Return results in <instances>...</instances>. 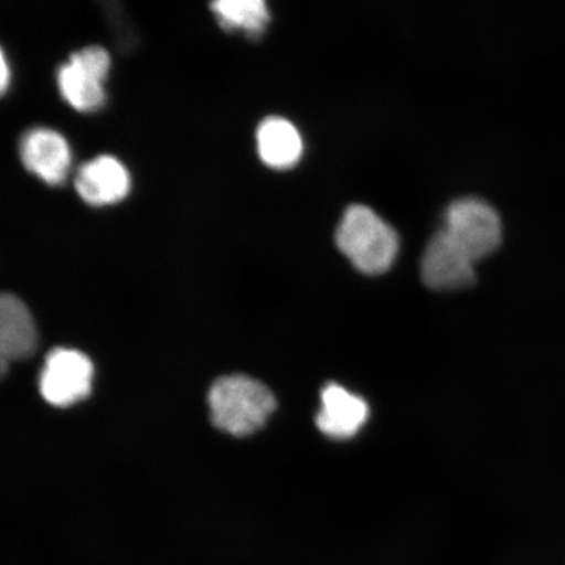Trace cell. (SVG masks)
<instances>
[{"mask_svg":"<svg viewBox=\"0 0 565 565\" xmlns=\"http://www.w3.org/2000/svg\"><path fill=\"white\" fill-rule=\"evenodd\" d=\"M92 379L94 365L84 353L56 349L46 358L40 377V391L49 404L67 407L87 397Z\"/></svg>","mask_w":565,"mask_h":565,"instance_id":"4","label":"cell"},{"mask_svg":"<svg viewBox=\"0 0 565 565\" xmlns=\"http://www.w3.org/2000/svg\"><path fill=\"white\" fill-rule=\"evenodd\" d=\"M443 231L476 264L491 256L503 237L498 212L477 198L451 203L445 212Z\"/></svg>","mask_w":565,"mask_h":565,"instance_id":"3","label":"cell"},{"mask_svg":"<svg viewBox=\"0 0 565 565\" xmlns=\"http://www.w3.org/2000/svg\"><path fill=\"white\" fill-rule=\"evenodd\" d=\"M75 188L82 200L90 206H109L129 194L130 175L117 159L100 157L79 169Z\"/></svg>","mask_w":565,"mask_h":565,"instance_id":"8","label":"cell"},{"mask_svg":"<svg viewBox=\"0 0 565 565\" xmlns=\"http://www.w3.org/2000/svg\"><path fill=\"white\" fill-rule=\"evenodd\" d=\"M335 242L351 264L366 275L386 273L399 250L397 232L363 204L345 210L338 225Z\"/></svg>","mask_w":565,"mask_h":565,"instance_id":"2","label":"cell"},{"mask_svg":"<svg viewBox=\"0 0 565 565\" xmlns=\"http://www.w3.org/2000/svg\"><path fill=\"white\" fill-rule=\"evenodd\" d=\"M260 160L274 169H288L301 158L303 145L296 127L281 117L266 118L257 131Z\"/></svg>","mask_w":565,"mask_h":565,"instance_id":"10","label":"cell"},{"mask_svg":"<svg viewBox=\"0 0 565 565\" xmlns=\"http://www.w3.org/2000/svg\"><path fill=\"white\" fill-rule=\"evenodd\" d=\"M38 345V333L30 309L17 296L6 294L0 300V353L3 370L7 362L31 356Z\"/></svg>","mask_w":565,"mask_h":565,"instance_id":"9","label":"cell"},{"mask_svg":"<svg viewBox=\"0 0 565 565\" xmlns=\"http://www.w3.org/2000/svg\"><path fill=\"white\" fill-rule=\"evenodd\" d=\"M370 418L369 404L348 388L329 384L322 388L321 407L316 416L318 429L333 440L356 436Z\"/></svg>","mask_w":565,"mask_h":565,"instance_id":"6","label":"cell"},{"mask_svg":"<svg viewBox=\"0 0 565 565\" xmlns=\"http://www.w3.org/2000/svg\"><path fill=\"white\" fill-rule=\"evenodd\" d=\"M58 86L63 98L77 111H95L105 103L104 83L71 62L60 68Z\"/></svg>","mask_w":565,"mask_h":565,"instance_id":"12","label":"cell"},{"mask_svg":"<svg viewBox=\"0 0 565 565\" xmlns=\"http://www.w3.org/2000/svg\"><path fill=\"white\" fill-rule=\"evenodd\" d=\"M476 263L443 230L428 243L422 258V278L436 291H455L476 281Z\"/></svg>","mask_w":565,"mask_h":565,"instance_id":"5","label":"cell"},{"mask_svg":"<svg viewBox=\"0 0 565 565\" xmlns=\"http://www.w3.org/2000/svg\"><path fill=\"white\" fill-rule=\"evenodd\" d=\"M9 79H10V70L9 66H7V61L4 58V54H2V92L4 94L7 86H9Z\"/></svg>","mask_w":565,"mask_h":565,"instance_id":"14","label":"cell"},{"mask_svg":"<svg viewBox=\"0 0 565 565\" xmlns=\"http://www.w3.org/2000/svg\"><path fill=\"white\" fill-rule=\"evenodd\" d=\"M21 160L28 171L47 185L65 182L71 168V151L65 138L51 129H34L21 140Z\"/></svg>","mask_w":565,"mask_h":565,"instance_id":"7","label":"cell"},{"mask_svg":"<svg viewBox=\"0 0 565 565\" xmlns=\"http://www.w3.org/2000/svg\"><path fill=\"white\" fill-rule=\"evenodd\" d=\"M212 423L233 436H249L263 428L277 408L270 388L258 380L233 374L218 379L209 394Z\"/></svg>","mask_w":565,"mask_h":565,"instance_id":"1","label":"cell"},{"mask_svg":"<svg viewBox=\"0 0 565 565\" xmlns=\"http://www.w3.org/2000/svg\"><path fill=\"white\" fill-rule=\"evenodd\" d=\"M211 9L224 30H242L250 38L263 34L270 21L265 0H212Z\"/></svg>","mask_w":565,"mask_h":565,"instance_id":"11","label":"cell"},{"mask_svg":"<svg viewBox=\"0 0 565 565\" xmlns=\"http://www.w3.org/2000/svg\"><path fill=\"white\" fill-rule=\"evenodd\" d=\"M68 62L103 83L108 77L110 70V56L100 46L84 47L82 51L71 54Z\"/></svg>","mask_w":565,"mask_h":565,"instance_id":"13","label":"cell"}]
</instances>
